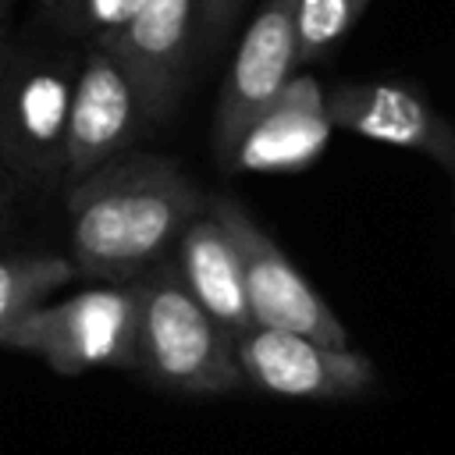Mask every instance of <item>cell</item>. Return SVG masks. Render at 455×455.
Segmentation results:
<instances>
[{
    "label": "cell",
    "mask_w": 455,
    "mask_h": 455,
    "mask_svg": "<svg viewBox=\"0 0 455 455\" xmlns=\"http://www.w3.org/2000/svg\"><path fill=\"white\" fill-rule=\"evenodd\" d=\"M206 206L203 188L174 160L117 156L68 185V259L82 277L128 284L167 259Z\"/></svg>",
    "instance_id": "6da1fadb"
},
{
    "label": "cell",
    "mask_w": 455,
    "mask_h": 455,
    "mask_svg": "<svg viewBox=\"0 0 455 455\" xmlns=\"http://www.w3.org/2000/svg\"><path fill=\"white\" fill-rule=\"evenodd\" d=\"M139 327L135 370L185 395H224L245 384L235 338L188 291L174 256L132 281Z\"/></svg>",
    "instance_id": "7a4b0ae2"
},
{
    "label": "cell",
    "mask_w": 455,
    "mask_h": 455,
    "mask_svg": "<svg viewBox=\"0 0 455 455\" xmlns=\"http://www.w3.org/2000/svg\"><path fill=\"white\" fill-rule=\"evenodd\" d=\"M139 306L132 281L85 288L64 302H43L0 334V348L43 359L60 377L100 366L135 370Z\"/></svg>",
    "instance_id": "3957f363"
},
{
    "label": "cell",
    "mask_w": 455,
    "mask_h": 455,
    "mask_svg": "<svg viewBox=\"0 0 455 455\" xmlns=\"http://www.w3.org/2000/svg\"><path fill=\"white\" fill-rule=\"evenodd\" d=\"M78 64L57 53H21L0 71V160L32 185L64 178L68 114Z\"/></svg>",
    "instance_id": "277c9868"
},
{
    "label": "cell",
    "mask_w": 455,
    "mask_h": 455,
    "mask_svg": "<svg viewBox=\"0 0 455 455\" xmlns=\"http://www.w3.org/2000/svg\"><path fill=\"white\" fill-rule=\"evenodd\" d=\"M210 213L224 224L231 235L238 259H242V281L252 309L256 327L291 331L306 334L331 348H348V331L331 313V306L320 299V291L295 270V263L284 256V249L245 213V206L231 196H213Z\"/></svg>",
    "instance_id": "5b68a950"
},
{
    "label": "cell",
    "mask_w": 455,
    "mask_h": 455,
    "mask_svg": "<svg viewBox=\"0 0 455 455\" xmlns=\"http://www.w3.org/2000/svg\"><path fill=\"white\" fill-rule=\"evenodd\" d=\"M299 68V0H263L224 75L213 114V153L228 167L249 124Z\"/></svg>",
    "instance_id": "8992f818"
},
{
    "label": "cell",
    "mask_w": 455,
    "mask_h": 455,
    "mask_svg": "<svg viewBox=\"0 0 455 455\" xmlns=\"http://www.w3.org/2000/svg\"><path fill=\"white\" fill-rule=\"evenodd\" d=\"M146 128H149V114L142 107V96L128 68L107 46H92L78 60L75 92H71L68 146H64L68 185L124 156V149Z\"/></svg>",
    "instance_id": "52a82bcc"
},
{
    "label": "cell",
    "mask_w": 455,
    "mask_h": 455,
    "mask_svg": "<svg viewBox=\"0 0 455 455\" xmlns=\"http://www.w3.org/2000/svg\"><path fill=\"white\" fill-rule=\"evenodd\" d=\"M238 366L249 384L277 398L334 402L352 398L373 380V363L352 348H331L306 334L252 327L238 341Z\"/></svg>",
    "instance_id": "ba28073f"
},
{
    "label": "cell",
    "mask_w": 455,
    "mask_h": 455,
    "mask_svg": "<svg viewBox=\"0 0 455 455\" xmlns=\"http://www.w3.org/2000/svg\"><path fill=\"white\" fill-rule=\"evenodd\" d=\"M199 21V0H142L135 18L107 43V46L132 75L142 107L153 121H164L181 92L192 39Z\"/></svg>",
    "instance_id": "9c48e42d"
},
{
    "label": "cell",
    "mask_w": 455,
    "mask_h": 455,
    "mask_svg": "<svg viewBox=\"0 0 455 455\" xmlns=\"http://www.w3.org/2000/svg\"><path fill=\"white\" fill-rule=\"evenodd\" d=\"M327 117L352 135L412 149L455 174L451 124L412 89L395 82H348L327 92Z\"/></svg>",
    "instance_id": "30bf717a"
},
{
    "label": "cell",
    "mask_w": 455,
    "mask_h": 455,
    "mask_svg": "<svg viewBox=\"0 0 455 455\" xmlns=\"http://www.w3.org/2000/svg\"><path fill=\"white\" fill-rule=\"evenodd\" d=\"M331 128L327 92L309 75H291L242 135L228 171H299L323 153Z\"/></svg>",
    "instance_id": "8fae6325"
},
{
    "label": "cell",
    "mask_w": 455,
    "mask_h": 455,
    "mask_svg": "<svg viewBox=\"0 0 455 455\" xmlns=\"http://www.w3.org/2000/svg\"><path fill=\"white\" fill-rule=\"evenodd\" d=\"M174 263L188 284V291L199 299V306L238 341L245 331H252V309L242 281V259L224 231V224L210 213H199L174 245Z\"/></svg>",
    "instance_id": "7c38bea8"
},
{
    "label": "cell",
    "mask_w": 455,
    "mask_h": 455,
    "mask_svg": "<svg viewBox=\"0 0 455 455\" xmlns=\"http://www.w3.org/2000/svg\"><path fill=\"white\" fill-rule=\"evenodd\" d=\"M75 277L68 256L57 252H14L0 256V334L28 309L43 306L57 288Z\"/></svg>",
    "instance_id": "4fadbf2b"
},
{
    "label": "cell",
    "mask_w": 455,
    "mask_h": 455,
    "mask_svg": "<svg viewBox=\"0 0 455 455\" xmlns=\"http://www.w3.org/2000/svg\"><path fill=\"white\" fill-rule=\"evenodd\" d=\"M370 0H299V64L323 57L348 36Z\"/></svg>",
    "instance_id": "5bb4252c"
},
{
    "label": "cell",
    "mask_w": 455,
    "mask_h": 455,
    "mask_svg": "<svg viewBox=\"0 0 455 455\" xmlns=\"http://www.w3.org/2000/svg\"><path fill=\"white\" fill-rule=\"evenodd\" d=\"M139 7L142 0H82L75 11H78V21L96 36V43H107L135 18Z\"/></svg>",
    "instance_id": "9a60e30c"
},
{
    "label": "cell",
    "mask_w": 455,
    "mask_h": 455,
    "mask_svg": "<svg viewBox=\"0 0 455 455\" xmlns=\"http://www.w3.org/2000/svg\"><path fill=\"white\" fill-rule=\"evenodd\" d=\"M238 4H242V0H199V25H203L210 36H217V32L235 18Z\"/></svg>",
    "instance_id": "2e32d148"
},
{
    "label": "cell",
    "mask_w": 455,
    "mask_h": 455,
    "mask_svg": "<svg viewBox=\"0 0 455 455\" xmlns=\"http://www.w3.org/2000/svg\"><path fill=\"white\" fill-rule=\"evenodd\" d=\"M7 7H11V0H0V71H4V25H7Z\"/></svg>",
    "instance_id": "e0dca14e"
},
{
    "label": "cell",
    "mask_w": 455,
    "mask_h": 455,
    "mask_svg": "<svg viewBox=\"0 0 455 455\" xmlns=\"http://www.w3.org/2000/svg\"><path fill=\"white\" fill-rule=\"evenodd\" d=\"M46 4H50V7H60V11H64V7H71V11H75L82 0H46Z\"/></svg>",
    "instance_id": "ac0fdd59"
},
{
    "label": "cell",
    "mask_w": 455,
    "mask_h": 455,
    "mask_svg": "<svg viewBox=\"0 0 455 455\" xmlns=\"http://www.w3.org/2000/svg\"><path fill=\"white\" fill-rule=\"evenodd\" d=\"M4 210H7V192H4V185H0V217H4Z\"/></svg>",
    "instance_id": "d6986e66"
}]
</instances>
